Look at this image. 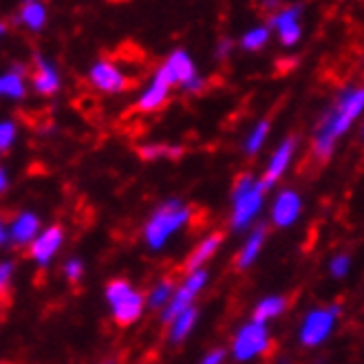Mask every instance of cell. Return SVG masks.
Here are the masks:
<instances>
[{
  "mask_svg": "<svg viewBox=\"0 0 364 364\" xmlns=\"http://www.w3.org/2000/svg\"><path fill=\"white\" fill-rule=\"evenodd\" d=\"M364 109L362 87H349L340 91L336 102L325 111L314 133V155L318 159H329L336 144L345 137Z\"/></svg>",
  "mask_w": 364,
  "mask_h": 364,
  "instance_id": "obj_1",
  "label": "cell"
},
{
  "mask_svg": "<svg viewBox=\"0 0 364 364\" xmlns=\"http://www.w3.org/2000/svg\"><path fill=\"white\" fill-rule=\"evenodd\" d=\"M192 219V210L179 199H168L164 201L151 217H148L144 225V241L148 250L159 252L166 247V243L175 237L177 232H181Z\"/></svg>",
  "mask_w": 364,
  "mask_h": 364,
  "instance_id": "obj_2",
  "label": "cell"
},
{
  "mask_svg": "<svg viewBox=\"0 0 364 364\" xmlns=\"http://www.w3.org/2000/svg\"><path fill=\"white\" fill-rule=\"evenodd\" d=\"M265 188L261 181H256L250 173L239 175L232 186V214L230 225L234 232H245L252 228L256 217L265 205Z\"/></svg>",
  "mask_w": 364,
  "mask_h": 364,
  "instance_id": "obj_3",
  "label": "cell"
},
{
  "mask_svg": "<svg viewBox=\"0 0 364 364\" xmlns=\"http://www.w3.org/2000/svg\"><path fill=\"white\" fill-rule=\"evenodd\" d=\"M104 296H106V303H109L113 309L111 314L117 325L128 327V325H135L141 318L144 307H146V298L131 283L124 281V278H115V281L106 285Z\"/></svg>",
  "mask_w": 364,
  "mask_h": 364,
  "instance_id": "obj_4",
  "label": "cell"
},
{
  "mask_svg": "<svg viewBox=\"0 0 364 364\" xmlns=\"http://www.w3.org/2000/svg\"><path fill=\"white\" fill-rule=\"evenodd\" d=\"M340 318V307H314L307 311V316L301 323L298 340L307 349L320 347L329 340V336L336 329V320Z\"/></svg>",
  "mask_w": 364,
  "mask_h": 364,
  "instance_id": "obj_5",
  "label": "cell"
},
{
  "mask_svg": "<svg viewBox=\"0 0 364 364\" xmlns=\"http://www.w3.org/2000/svg\"><path fill=\"white\" fill-rule=\"evenodd\" d=\"M269 329L263 323H256V320H250L245 323L237 336L232 340V358L239 362H250L261 358L263 353H267L269 349Z\"/></svg>",
  "mask_w": 364,
  "mask_h": 364,
  "instance_id": "obj_6",
  "label": "cell"
},
{
  "mask_svg": "<svg viewBox=\"0 0 364 364\" xmlns=\"http://www.w3.org/2000/svg\"><path fill=\"white\" fill-rule=\"evenodd\" d=\"M205 285H208V272H205V269L188 272L186 281H183L179 287H175L173 298H170L168 305L161 309V323H164V325H170L181 311L190 309L192 303H195L197 294H199Z\"/></svg>",
  "mask_w": 364,
  "mask_h": 364,
  "instance_id": "obj_7",
  "label": "cell"
},
{
  "mask_svg": "<svg viewBox=\"0 0 364 364\" xmlns=\"http://www.w3.org/2000/svg\"><path fill=\"white\" fill-rule=\"evenodd\" d=\"M62 243H64V230L60 225H49L45 230H40L38 237L29 245L31 261L38 263L40 267H47L53 261V256L60 252Z\"/></svg>",
  "mask_w": 364,
  "mask_h": 364,
  "instance_id": "obj_8",
  "label": "cell"
},
{
  "mask_svg": "<svg viewBox=\"0 0 364 364\" xmlns=\"http://www.w3.org/2000/svg\"><path fill=\"white\" fill-rule=\"evenodd\" d=\"M89 82L97 91L109 93V95H117V93L126 91V87H128L126 75L109 60H97L93 64L89 69Z\"/></svg>",
  "mask_w": 364,
  "mask_h": 364,
  "instance_id": "obj_9",
  "label": "cell"
},
{
  "mask_svg": "<svg viewBox=\"0 0 364 364\" xmlns=\"http://www.w3.org/2000/svg\"><path fill=\"white\" fill-rule=\"evenodd\" d=\"M301 7H287L283 11H278L269 20V31H278V40L283 47H294L303 38V27H301Z\"/></svg>",
  "mask_w": 364,
  "mask_h": 364,
  "instance_id": "obj_10",
  "label": "cell"
},
{
  "mask_svg": "<svg viewBox=\"0 0 364 364\" xmlns=\"http://www.w3.org/2000/svg\"><path fill=\"white\" fill-rule=\"evenodd\" d=\"M303 212V199L296 190L285 188L276 195L272 203V221L278 228H291Z\"/></svg>",
  "mask_w": 364,
  "mask_h": 364,
  "instance_id": "obj_11",
  "label": "cell"
},
{
  "mask_svg": "<svg viewBox=\"0 0 364 364\" xmlns=\"http://www.w3.org/2000/svg\"><path fill=\"white\" fill-rule=\"evenodd\" d=\"M296 146H298V141H296L294 137H289V139L281 141V146H278L276 151H274V155H272L269 161H267L265 175L259 179L261 186H263L265 190L274 188V186L278 183V179H281V177L287 173V168L291 166V159H294V155H296Z\"/></svg>",
  "mask_w": 364,
  "mask_h": 364,
  "instance_id": "obj_12",
  "label": "cell"
},
{
  "mask_svg": "<svg viewBox=\"0 0 364 364\" xmlns=\"http://www.w3.org/2000/svg\"><path fill=\"white\" fill-rule=\"evenodd\" d=\"M159 69L168 77L170 87H183V84H188L192 77L199 75L195 62H192V58H190V53L183 51V49H177V51L170 53Z\"/></svg>",
  "mask_w": 364,
  "mask_h": 364,
  "instance_id": "obj_13",
  "label": "cell"
},
{
  "mask_svg": "<svg viewBox=\"0 0 364 364\" xmlns=\"http://www.w3.org/2000/svg\"><path fill=\"white\" fill-rule=\"evenodd\" d=\"M170 82L168 77L164 75L161 69L155 71V75L151 77V82H148V87L139 93L137 97V109L144 111V113H155L159 111L161 106L168 102V95H170Z\"/></svg>",
  "mask_w": 364,
  "mask_h": 364,
  "instance_id": "obj_14",
  "label": "cell"
},
{
  "mask_svg": "<svg viewBox=\"0 0 364 364\" xmlns=\"http://www.w3.org/2000/svg\"><path fill=\"white\" fill-rule=\"evenodd\" d=\"M31 87L38 95L51 97L60 91V73L55 69V64L47 58L38 55L36 58V69L31 75Z\"/></svg>",
  "mask_w": 364,
  "mask_h": 364,
  "instance_id": "obj_15",
  "label": "cell"
},
{
  "mask_svg": "<svg viewBox=\"0 0 364 364\" xmlns=\"http://www.w3.org/2000/svg\"><path fill=\"white\" fill-rule=\"evenodd\" d=\"M38 232H40V219H38V214L33 212H20L14 217L9 230H7V237L16 243V245H31V241L38 237Z\"/></svg>",
  "mask_w": 364,
  "mask_h": 364,
  "instance_id": "obj_16",
  "label": "cell"
},
{
  "mask_svg": "<svg viewBox=\"0 0 364 364\" xmlns=\"http://www.w3.org/2000/svg\"><path fill=\"white\" fill-rule=\"evenodd\" d=\"M265 239H267V228L265 225H256V228L250 230V237L243 243V247L239 252V259H237L239 269H250L254 265V261L259 259V254L263 250Z\"/></svg>",
  "mask_w": 364,
  "mask_h": 364,
  "instance_id": "obj_17",
  "label": "cell"
},
{
  "mask_svg": "<svg viewBox=\"0 0 364 364\" xmlns=\"http://www.w3.org/2000/svg\"><path fill=\"white\" fill-rule=\"evenodd\" d=\"M221 241L223 237L221 234H210V237H205L203 241H199V245L190 252L188 261H186V269L188 272H197V269H203V265L212 259L214 254H217V250L221 247Z\"/></svg>",
  "mask_w": 364,
  "mask_h": 364,
  "instance_id": "obj_18",
  "label": "cell"
},
{
  "mask_svg": "<svg viewBox=\"0 0 364 364\" xmlns=\"http://www.w3.org/2000/svg\"><path fill=\"white\" fill-rule=\"evenodd\" d=\"M27 95V80H25V69H9L0 73V97L7 100H23Z\"/></svg>",
  "mask_w": 364,
  "mask_h": 364,
  "instance_id": "obj_19",
  "label": "cell"
},
{
  "mask_svg": "<svg viewBox=\"0 0 364 364\" xmlns=\"http://www.w3.org/2000/svg\"><path fill=\"white\" fill-rule=\"evenodd\" d=\"M18 25L27 27L29 31H40L42 27L47 25V7L38 3V0H29L18 11Z\"/></svg>",
  "mask_w": 364,
  "mask_h": 364,
  "instance_id": "obj_20",
  "label": "cell"
},
{
  "mask_svg": "<svg viewBox=\"0 0 364 364\" xmlns=\"http://www.w3.org/2000/svg\"><path fill=\"white\" fill-rule=\"evenodd\" d=\"M197 320H199V311H197L195 307H190V309L181 311V314L173 320V323H170V329H168L170 342H175V345L183 342V340L192 333V329H195Z\"/></svg>",
  "mask_w": 364,
  "mask_h": 364,
  "instance_id": "obj_21",
  "label": "cell"
},
{
  "mask_svg": "<svg viewBox=\"0 0 364 364\" xmlns=\"http://www.w3.org/2000/svg\"><path fill=\"white\" fill-rule=\"evenodd\" d=\"M285 309H287V298H285V296H267V298H263V301L256 303V307H254V318H252V320L267 325L269 320L278 318Z\"/></svg>",
  "mask_w": 364,
  "mask_h": 364,
  "instance_id": "obj_22",
  "label": "cell"
},
{
  "mask_svg": "<svg viewBox=\"0 0 364 364\" xmlns=\"http://www.w3.org/2000/svg\"><path fill=\"white\" fill-rule=\"evenodd\" d=\"M181 146H168V144H144L139 146V157L144 161H155V159H164V157H170V159H177L181 157Z\"/></svg>",
  "mask_w": 364,
  "mask_h": 364,
  "instance_id": "obj_23",
  "label": "cell"
},
{
  "mask_svg": "<svg viewBox=\"0 0 364 364\" xmlns=\"http://www.w3.org/2000/svg\"><path fill=\"white\" fill-rule=\"evenodd\" d=\"M173 294H175V283L173 281H161L151 289V294L146 296V307L164 309L170 298H173Z\"/></svg>",
  "mask_w": 364,
  "mask_h": 364,
  "instance_id": "obj_24",
  "label": "cell"
},
{
  "mask_svg": "<svg viewBox=\"0 0 364 364\" xmlns=\"http://www.w3.org/2000/svg\"><path fill=\"white\" fill-rule=\"evenodd\" d=\"M269 131H272L269 122H259V124H256V126L252 128V131H250V135L245 137V144H243L245 153H247V155L261 153V148H263V146H265V141H267Z\"/></svg>",
  "mask_w": 364,
  "mask_h": 364,
  "instance_id": "obj_25",
  "label": "cell"
},
{
  "mask_svg": "<svg viewBox=\"0 0 364 364\" xmlns=\"http://www.w3.org/2000/svg\"><path fill=\"white\" fill-rule=\"evenodd\" d=\"M269 33H272V31H269L267 27H254V29H250V31L243 33V38H241V47H243L245 51H259V49H263V47L267 45Z\"/></svg>",
  "mask_w": 364,
  "mask_h": 364,
  "instance_id": "obj_26",
  "label": "cell"
},
{
  "mask_svg": "<svg viewBox=\"0 0 364 364\" xmlns=\"http://www.w3.org/2000/svg\"><path fill=\"white\" fill-rule=\"evenodd\" d=\"M18 137V126L11 119H0V155L7 153L9 148L16 144Z\"/></svg>",
  "mask_w": 364,
  "mask_h": 364,
  "instance_id": "obj_27",
  "label": "cell"
},
{
  "mask_svg": "<svg viewBox=\"0 0 364 364\" xmlns=\"http://www.w3.org/2000/svg\"><path fill=\"white\" fill-rule=\"evenodd\" d=\"M351 272V259L347 254H336L329 261V274L333 278H345Z\"/></svg>",
  "mask_w": 364,
  "mask_h": 364,
  "instance_id": "obj_28",
  "label": "cell"
},
{
  "mask_svg": "<svg viewBox=\"0 0 364 364\" xmlns=\"http://www.w3.org/2000/svg\"><path fill=\"white\" fill-rule=\"evenodd\" d=\"M62 272H64V276H67V281L77 283L80 278H82V274H84V263L80 259H71V261L64 263Z\"/></svg>",
  "mask_w": 364,
  "mask_h": 364,
  "instance_id": "obj_29",
  "label": "cell"
},
{
  "mask_svg": "<svg viewBox=\"0 0 364 364\" xmlns=\"http://www.w3.org/2000/svg\"><path fill=\"white\" fill-rule=\"evenodd\" d=\"M16 265L11 261H3L0 263V294H5L9 283H11V276H14Z\"/></svg>",
  "mask_w": 364,
  "mask_h": 364,
  "instance_id": "obj_30",
  "label": "cell"
},
{
  "mask_svg": "<svg viewBox=\"0 0 364 364\" xmlns=\"http://www.w3.org/2000/svg\"><path fill=\"white\" fill-rule=\"evenodd\" d=\"M225 358H228V351L225 349H214L210 353L203 355L201 364H225Z\"/></svg>",
  "mask_w": 364,
  "mask_h": 364,
  "instance_id": "obj_31",
  "label": "cell"
},
{
  "mask_svg": "<svg viewBox=\"0 0 364 364\" xmlns=\"http://www.w3.org/2000/svg\"><path fill=\"white\" fill-rule=\"evenodd\" d=\"M181 89H183V91H188V93H197V91H201V89H203V77H201V75L192 77L188 84H183Z\"/></svg>",
  "mask_w": 364,
  "mask_h": 364,
  "instance_id": "obj_32",
  "label": "cell"
},
{
  "mask_svg": "<svg viewBox=\"0 0 364 364\" xmlns=\"http://www.w3.org/2000/svg\"><path fill=\"white\" fill-rule=\"evenodd\" d=\"M230 53H232V40L223 38V40L219 42V47H217V58H219V60H225Z\"/></svg>",
  "mask_w": 364,
  "mask_h": 364,
  "instance_id": "obj_33",
  "label": "cell"
},
{
  "mask_svg": "<svg viewBox=\"0 0 364 364\" xmlns=\"http://www.w3.org/2000/svg\"><path fill=\"white\" fill-rule=\"evenodd\" d=\"M9 188V173H7V168L0 166V192H5Z\"/></svg>",
  "mask_w": 364,
  "mask_h": 364,
  "instance_id": "obj_34",
  "label": "cell"
},
{
  "mask_svg": "<svg viewBox=\"0 0 364 364\" xmlns=\"http://www.w3.org/2000/svg\"><path fill=\"white\" fill-rule=\"evenodd\" d=\"M5 241H7V228H5L3 219H0V245H3Z\"/></svg>",
  "mask_w": 364,
  "mask_h": 364,
  "instance_id": "obj_35",
  "label": "cell"
},
{
  "mask_svg": "<svg viewBox=\"0 0 364 364\" xmlns=\"http://www.w3.org/2000/svg\"><path fill=\"white\" fill-rule=\"evenodd\" d=\"M7 33V27H5V23H0V38H3Z\"/></svg>",
  "mask_w": 364,
  "mask_h": 364,
  "instance_id": "obj_36",
  "label": "cell"
},
{
  "mask_svg": "<svg viewBox=\"0 0 364 364\" xmlns=\"http://www.w3.org/2000/svg\"><path fill=\"white\" fill-rule=\"evenodd\" d=\"M109 364H111V362H109Z\"/></svg>",
  "mask_w": 364,
  "mask_h": 364,
  "instance_id": "obj_37",
  "label": "cell"
}]
</instances>
